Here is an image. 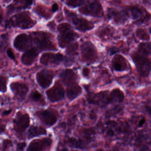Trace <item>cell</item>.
I'll list each match as a JSON object with an SVG mask.
<instances>
[{"label":"cell","instance_id":"obj_1","mask_svg":"<svg viewBox=\"0 0 151 151\" xmlns=\"http://www.w3.org/2000/svg\"><path fill=\"white\" fill-rule=\"evenodd\" d=\"M151 44L150 42L140 43L137 50L131 55L140 76L145 77L149 76L151 71Z\"/></svg>","mask_w":151,"mask_h":151},{"label":"cell","instance_id":"obj_2","mask_svg":"<svg viewBox=\"0 0 151 151\" xmlns=\"http://www.w3.org/2000/svg\"><path fill=\"white\" fill-rule=\"evenodd\" d=\"M58 31L59 45L62 48L67 47L79 37V35L67 23H63L59 24L58 27Z\"/></svg>","mask_w":151,"mask_h":151},{"label":"cell","instance_id":"obj_3","mask_svg":"<svg viewBox=\"0 0 151 151\" xmlns=\"http://www.w3.org/2000/svg\"><path fill=\"white\" fill-rule=\"evenodd\" d=\"M31 37L38 48L41 51L57 50L50 35L47 33L42 32H34Z\"/></svg>","mask_w":151,"mask_h":151},{"label":"cell","instance_id":"obj_4","mask_svg":"<svg viewBox=\"0 0 151 151\" xmlns=\"http://www.w3.org/2000/svg\"><path fill=\"white\" fill-rule=\"evenodd\" d=\"M80 50L82 58L84 63L91 64L94 63L97 60V50L91 42L86 41L83 42L81 46Z\"/></svg>","mask_w":151,"mask_h":151},{"label":"cell","instance_id":"obj_5","mask_svg":"<svg viewBox=\"0 0 151 151\" xmlns=\"http://www.w3.org/2000/svg\"><path fill=\"white\" fill-rule=\"evenodd\" d=\"M35 23L36 22L32 19L28 13L24 12L16 14L12 17L8 25L26 29L33 27Z\"/></svg>","mask_w":151,"mask_h":151},{"label":"cell","instance_id":"obj_6","mask_svg":"<svg viewBox=\"0 0 151 151\" xmlns=\"http://www.w3.org/2000/svg\"><path fill=\"white\" fill-rule=\"evenodd\" d=\"M87 98L90 104L105 107L110 104V91H105L97 93L90 92L88 93Z\"/></svg>","mask_w":151,"mask_h":151},{"label":"cell","instance_id":"obj_7","mask_svg":"<svg viewBox=\"0 0 151 151\" xmlns=\"http://www.w3.org/2000/svg\"><path fill=\"white\" fill-rule=\"evenodd\" d=\"M79 11L84 15L97 17H101L103 14L102 5L97 0L87 3L82 7Z\"/></svg>","mask_w":151,"mask_h":151},{"label":"cell","instance_id":"obj_8","mask_svg":"<svg viewBox=\"0 0 151 151\" xmlns=\"http://www.w3.org/2000/svg\"><path fill=\"white\" fill-rule=\"evenodd\" d=\"M67 17L72 20L75 28L82 32L91 30L94 27L93 23L82 17H79L73 12H66Z\"/></svg>","mask_w":151,"mask_h":151},{"label":"cell","instance_id":"obj_9","mask_svg":"<svg viewBox=\"0 0 151 151\" xmlns=\"http://www.w3.org/2000/svg\"><path fill=\"white\" fill-rule=\"evenodd\" d=\"M66 60H68L60 53H46L41 57L40 62L44 65H58L63 62H66Z\"/></svg>","mask_w":151,"mask_h":151},{"label":"cell","instance_id":"obj_10","mask_svg":"<svg viewBox=\"0 0 151 151\" xmlns=\"http://www.w3.org/2000/svg\"><path fill=\"white\" fill-rule=\"evenodd\" d=\"M46 94L51 102L55 103L64 98L65 91L60 83H56L52 88L46 91Z\"/></svg>","mask_w":151,"mask_h":151},{"label":"cell","instance_id":"obj_11","mask_svg":"<svg viewBox=\"0 0 151 151\" xmlns=\"http://www.w3.org/2000/svg\"><path fill=\"white\" fill-rule=\"evenodd\" d=\"M52 140L49 137L32 141L27 149V151H47L52 144Z\"/></svg>","mask_w":151,"mask_h":151},{"label":"cell","instance_id":"obj_12","mask_svg":"<svg viewBox=\"0 0 151 151\" xmlns=\"http://www.w3.org/2000/svg\"><path fill=\"white\" fill-rule=\"evenodd\" d=\"M32 39L26 34L19 35L14 40V46L19 51H24L28 49L31 46Z\"/></svg>","mask_w":151,"mask_h":151},{"label":"cell","instance_id":"obj_13","mask_svg":"<svg viewBox=\"0 0 151 151\" xmlns=\"http://www.w3.org/2000/svg\"><path fill=\"white\" fill-rule=\"evenodd\" d=\"M54 77V74L52 72L46 70H42L39 72L36 76L37 82L43 88H46L49 87L52 83Z\"/></svg>","mask_w":151,"mask_h":151},{"label":"cell","instance_id":"obj_14","mask_svg":"<svg viewBox=\"0 0 151 151\" xmlns=\"http://www.w3.org/2000/svg\"><path fill=\"white\" fill-rule=\"evenodd\" d=\"M37 115L42 122L48 127L53 126L57 121V117L56 114L51 110L41 111L37 113Z\"/></svg>","mask_w":151,"mask_h":151},{"label":"cell","instance_id":"obj_15","mask_svg":"<svg viewBox=\"0 0 151 151\" xmlns=\"http://www.w3.org/2000/svg\"><path fill=\"white\" fill-rule=\"evenodd\" d=\"M112 65L114 70L119 72L127 71L129 70V65L126 59L123 56L116 55L112 61Z\"/></svg>","mask_w":151,"mask_h":151},{"label":"cell","instance_id":"obj_16","mask_svg":"<svg viewBox=\"0 0 151 151\" xmlns=\"http://www.w3.org/2000/svg\"><path fill=\"white\" fill-rule=\"evenodd\" d=\"M10 88L18 100H24L28 91V87L25 84L18 82L12 83Z\"/></svg>","mask_w":151,"mask_h":151},{"label":"cell","instance_id":"obj_17","mask_svg":"<svg viewBox=\"0 0 151 151\" xmlns=\"http://www.w3.org/2000/svg\"><path fill=\"white\" fill-rule=\"evenodd\" d=\"M15 130L18 132H25L30 124V117L27 114H21L14 121Z\"/></svg>","mask_w":151,"mask_h":151},{"label":"cell","instance_id":"obj_18","mask_svg":"<svg viewBox=\"0 0 151 151\" xmlns=\"http://www.w3.org/2000/svg\"><path fill=\"white\" fill-rule=\"evenodd\" d=\"M66 87V96L70 101L74 100L82 93V88L77 81L69 83Z\"/></svg>","mask_w":151,"mask_h":151},{"label":"cell","instance_id":"obj_19","mask_svg":"<svg viewBox=\"0 0 151 151\" xmlns=\"http://www.w3.org/2000/svg\"><path fill=\"white\" fill-rule=\"evenodd\" d=\"M39 52L35 48H32L27 50L21 57V62L26 65H31L36 59Z\"/></svg>","mask_w":151,"mask_h":151},{"label":"cell","instance_id":"obj_20","mask_svg":"<svg viewBox=\"0 0 151 151\" xmlns=\"http://www.w3.org/2000/svg\"><path fill=\"white\" fill-rule=\"evenodd\" d=\"M59 77L65 86L70 83L77 81L78 79L76 73L72 70L70 69L62 71L59 74Z\"/></svg>","mask_w":151,"mask_h":151},{"label":"cell","instance_id":"obj_21","mask_svg":"<svg viewBox=\"0 0 151 151\" xmlns=\"http://www.w3.org/2000/svg\"><path fill=\"white\" fill-rule=\"evenodd\" d=\"M125 98L124 92L119 88H114L110 92V104H119Z\"/></svg>","mask_w":151,"mask_h":151},{"label":"cell","instance_id":"obj_22","mask_svg":"<svg viewBox=\"0 0 151 151\" xmlns=\"http://www.w3.org/2000/svg\"><path fill=\"white\" fill-rule=\"evenodd\" d=\"M34 0H14L12 4L9 6V10L21 9L28 8L32 5Z\"/></svg>","mask_w":151,"mask_h":151},{"label":"cell","instance_id":"obj_23","mask_svg":"<svg viewBox=\"0 0 151 151\" xmlns=\"http://www.w3.org/2000/svg\"><path fill=\"white\" fill-rule=\"evenodd\" d=\"M47 134L46 129L38 126H32L27 132L28 139H32L35 137H38L41 135H44Z\"/></svg>","mask_w":151,"mask_h":151},{"label":"cell","instance_id":"obj_24","mask_svg":"<svg viewBox=\"0 0 151 151\" xmlns=\"http://www.w3.org/2000/svg\"><path fill=\"white\" fill-rule=\"evenodd\" d=\"M111 16L116 22L122 23L126 19L127 14L125 11L118 12L112 10L111 11Z\"/></svg>","mask_w":151,"mask_h":151},{"label":"cell","instance_id":"obj_25","mask_svg":"<svg viewBox=\"0 0 151 151\" xmlns=\"http://www.w3.org/2000/svg\"><path fill=\"white\" fill-rule=\"evenodd\" d=\"M86 0H66V4L72 8H76L83 5Z\"/></svg>","mask_w":151,"mask_h":151},{"label":"cell","instance_id":"obj_26","mask_svg":"<svg viewBox=\"0 0 151 151\" xmlns=\"http://www.w3.org/2000/svg\"><path fill=\"white\" fill-rule=\"evenodd\" d=\"M130 10L131 12L132 17L134 19H137L141 17L143 14L142 11L138 7H132Z\"/></svg>","mask_w":151,"mask_h":151},{"label":"cell","instance_id":"obj_27","mask_svg":"<svg viewBox=\"0 0 151 151\" xmlns=\"http://www.w3.org/2000/svg\"><path fill=\"white\" fill-rule=\"evenodd\" d=\"M78 47L79 45L78 42L71 43L67 47L66 53L69 55H74L78 50Z\"/></svg>","mask_w":151,"mask_h":151},{"label":"cell","instance_id":"obj_28","mask_svg":"<svg viewBox=\"0 0 151 151\" xmlns=\"http://www.w3.org/2000/svg\"><path fill=\"white\" fill-rule=\"evenodd\" d=\"M31 97L32 99L35 102H40L43 101V96L42 95L37 91H33L31 94Z\"/></svg>","mask_w":151,"mask_h":151},{"label":"cell","instance_id":"obj_29","mask_svg":"<svg viewBox=\"0 0 151 151\" xmlns=\"http://www.w3.org/2000/svg\"><path fill=\"white\" fill-rule=\"evenodd\" d=\"M137 35L141 40H150V36L148 35L146 31L142 29H139L137 31Z\"/></svg>","mask_w":151,"mask_h":151},{"label":"cell","instance_id":"obj_30","mask_svg":"<svg viewBox=\"0 0 151 151\" xmlns=\"http://www.w3.org/2000/svg\"><path fill=\"white\" fill-rule=\"evenodd\" d=\"M7 81L4 76L0 75V91L5 92L7 90Z\"/></svg>","mask_w":151,"mask_h":151},{"label":"cell","instance_id":"obj_31","mask_svg":"<svg viewBox=\"0 0 151 151\" xmlns=\"http://www.w3.org/2000/svg\"><path fill=\"white\" fill-rule=\"evenodd\" d=\"M90 73V70L89 68H86V67L83 68L82 70V73L84 77L87 78L89 76Z\"/></svg>","mask_w":151,"mask_h":151},{"label":"cell","instance_id":"obj_32","mask_svg":"<svg viewBox=\"0 0 151 151\" xmlns=\"http://www.w3.org/2000/svg\"><path fill=\"white\" fill-rule=\"evenodd\" d=\"M7 53L9 57L11 59H12V60H15V55H14L13 51L11 49H9L7 50Z\"/></svg>","mask_w":151,"mask_h":151},{"label":"cell","instance_id":"obj_33","mask_svg":"<svg viewBox=\"0 0 151 151\" xmlns=\"http://www.w3.org/2000/svg\"><path fill=\"white\" fill-rule=\"evenodd\" d=\"M106 134H107V135L109 136L113 137L114 136V132L112 129L110 128L107 130V132H106Z\"/></svg>","mask_w":151,"mask_h":151},{"label":"cell","instance_id":"obj_34","mask_svg":"<svg viewBox=\"0 0 151 151\" xmlns=\"http://www.w3.org/2000/svg\"><path fill=\"white\" fill-rule=\"evenodd\" d=\"M145 121H145V119L144 118L141 119V120L139 121V123H138V126H139V127H142L144 125V123H145Z\"/></svg>","mask_w":151,"mask_h":151},{"label":"cell","instance_id":"obj_35","mask_svg":"<svg viewBox=\"0 0 151 151\" xmlns=\"http://www.w3.org/2000/svg\"><path fill=\"white\" fill-rule=\"evenodd\" d=\"M26 145V143H20L18 144V148L19 150H23L25 148V146Z\"/></svg>","mask_w":151,"mask_h":151},{"label":"cell","instance_id":"obj_36","mask_svg":"<svg viewBox=\"0 0 151 151\" xmlns=\"http://www.w3.org/2000/svg\"><path fill=\"white\" fill-rule=\"evenodd\" d=\"M58 5L57 4H54L52 7V11L53 12H55L58 9Z\"/></svg>","mask_w":151,"mask_h":151},{"label":"cell","instance_id":"obj_37","mask_svg":"<svg viewBox=\"0 0 151 151\" xmlns=\"http://www.w3.org/2000/svg\"><path fill=\"white\" fill-rule=\"evenodd\" d=\"M12 111L11 110H7L5 111L2 113V115L3 116H6V115H9L11 112Z\"/></svg>","mask_w":151,"mask_h":151},{"label":"cell","instance_id":"obj_38","mask_svg":"<svg viewBox=\"0 0 151 151\" xmlns=\"http://www.w3.org/2000/svg\"><path fill=\"white\" fill-rule=\"evenodd\" d=\"M4 1H6L9 2V1L10 0H4Z\"/></svg>","mask_w":151,"mask_h":151},{"label":"cell","instance_id":"obj_39","mask_svg":"<svg viewBox=\"0 0 151 151\" xmlns=\"http://www.w3.org/2000/svg\"><path fill=\"white\" fill-rule=\"evenodd\" d=\"M98 151H104L103 150H98Z\"/></svg>","mask_w":151,"mask_h":151}]
</instances>
